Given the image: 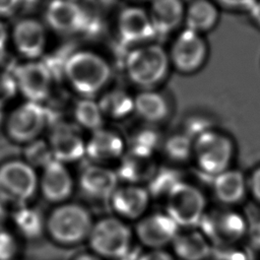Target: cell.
Instances as JSON below:
<instances>
[{
    "label": "cell",
    "mask_w": 260,
    "mask_h": 260,
    "mask_svg": "<svg viewBox=\"0 0 260 260\" xmlns=\"http://www.w3.org/2000/svg\"><path fill=\"white\" fill-rule=\"evenodd\" d=\"M208 260H252L249 251L242 245L214 247Z\"/></svg>",
    "instance_id": "36"
},
{
    "label": "cell",
    "mask_w": 260,
    "mask_h": 260,
    "mask_svg": "<svg viewBox=\"0 0 260 260\" xmlns=\"http://www.w3.org/2000/svg\"><path fill=\"white\" fill-rule=\"evenodd\" d=\"M17 87L12 74L0 72V110L16 94Z\"/></svg>",
    "instance_id": "37"
},
{
    "label": "cell",
    "mask_w": 260,
    "mask_h": 260,
    "mask_svg": "<svg viewBox=\"0 0 260 260\" xmlns=\"http://www.w3.org/2000/svg\"><path fill=\"white\" fill-rule=\"evenodd\" d=\"M17 92L25 101L41 104L47 100L53 87V72L48 65L39 60H26L18 65L12 74Z\"/></svg>",
    "instance_id": "11"
},
{
    "label": "cell",
    "mask_w": 260,
    "mask_h": 260,
    "mask_svg": "<svg viewBox=\"0 0 260 260\" xmlns=\"http://www.w3.org/2000/svg\"><path fill=\"white\" fill-rule=\"evenodd\" d=\"M170 247L177 260H208L213 251L211 242L198 226L180 229Z\"/></svg>",
    "instance_id": "22"
},
{
    "label": "cell",
    "mask_w": 260,
    "mask_h": 260,
    "mask_svg": "<svg viewBox=\"0 0 260 260\" xmlns=\"http://www.w3.org/2000/svg\"><path fill=\"white\" fill-rule=\"evenodd\" d=\"M133 239L126 221L111 215L93 222L86 243L88 250L104 260H121L131 253Z\"/></svg>",
    "instance_id": "6"
},
{
    "label": "cell",
    "mask_w": 260,
    "mask_h": 260,
    "mask_svg": "<svg viewBox=\"0 0 260 260\" xmlns=\"http://www.w3.org/2000/svg\"><path fill=\"white\" fill-rule=\"evenodd\" d=\"M94 220L82 204H57L45 218V234L58 246L71 248L86 242Z\"/></svg>",
    "instance_id": "3"
},
{
    "label": "cell",
    "mask_w": 260,
    "mask_h": 260,
    "mask_svg": "<svg viewBox=\"0 0 260 260\" xmlns=\"http://www.w3.org/2000/svg\"><path fill=\"white\" fill-rule=\"evenodd\" d=\"M171 62L168 51L159 44L144 43L135 46L126 56L128 79L142 89H153L168 77Z\"/></svg>",
    "instance_id": "4"
},
{
    "label": "cell",
    "mask_w": 260,
    "mask_h": 260,
    "mask_svg": "<svg viewBox=\"0 0 260 260\" xmlns=\"http://www.w3.org/2000/svg\"><path fill=\"white\" fill-rule=\"evenodd\" d=\"M218 6H223L231 10L250 11L257 0H213Z\"/></svg>",
    "instance_id": "41"
},
{
    "label": "cell",
    "mask_w": 260,
    "mask_h": 260,
    "mask_svg": "<svg viewBox=\"0 0 260 260\" xmlns=\"http://www.w3.org/2000/svg\"><path fill=\"white\" fill-rule=\"evenodd\" d=\"M168 53L171 67L181 74L191 75L206 64L209 47L203 35L185 27L175 37Z\"/></svg>",
    "instance_id": "10"
},
{
    "label": "cell",
    "mask_w": 260,
    "mask_h": 260,
    "mask_svg": "<svg viewBox=\"0 0 260 260\" xmlns=\"http://www.w3.org/2000/svg\"><path fill=\"white\" fill-rule=\"evenodd\" d=\"M214 120L205 114H194L190 116L185 123L184 130L186 134H188L191 138L195 139L200 134L215 128Z\"/></svg>",
    "instance_id": "34"
},
{
    "label": "cell",
    "mask_w": 260,
    "mask_h": 260,
    "mask_svg": "<svg viewBox=\"0 0 260 260\" xmlns=\"http://www.w3.org/2000/svg\"><path fill=\"white\" fill-rule=\"evenodd\" d=\"M249 249L260 255V214L249 217V228L246 241Z\"/></svg>",
    "instance_id": "38"
},
{
    "label": "cell",
    "mask_w": 260,
    "mask_h": 260,
    "mask_svg": "<svg viewBox=\"0 0 260 260\" xmlns=\"http://www.w3.org/2000/svg\"><path fill=\"white\" fill-rule=\"evenodd\" d=\"M39 191V175L23 159H10L0 166V200L26 205Z\"/></svg>",
    "instance_id": "8"
},
{
    "label": "cell",
    "mask_w": 260,
    "mask_h": 260,
    "mask_svg": "<svg viewBox=\"0 0 260 260\" xmlns=\"http://www.w3.org/2000/svg\"><path fill=\"white\" fill-rule=\"evenodd\" d=\"M73 119L78 128L90 133L104 127L105 118L99 107L98 101L93 98L81 96L73 107Z\"/></svg>",
    "instance_id": "29"
},
{
    "label": "cell",
    "mask_w": 260,
    "mask_h": 260,
    "mask_svg": "<svg viewBox=\"0 0 260 260\" xmlns=\"http://www.w3.org/2000/svg\"><path fill=\"white\" fill-rule=\"evenodd\" d=\"M198 228L214 247L238 246L246 241L249 217L239 207H209Z\"/></svg>",
    "instance_id": "5"
},
{
    "label": "cell",
    "mask_w": 260,
    "mask_h": 260,
    "mask_svg": "<svg viewBox=\"0 0 260 260\" xmlns=\"http://www.w3.org/2000/svg\"><path fill=\"white\" fill-rule=\"evenodd\" d=\"M9 39V32L5 23L0 19V53L5 50L6 44Z\"/></svg>",
    "instance_id": "43"
},
{
    "label": "cell",
    "mask_w": 260,
    "mask_h": 260,
    "mask_svg": "<svg viewBox=\"0 0 260 260\" xmlns=\"http://www.w3.org/2000/svg\"><path fill=\"white\" fill-rule=\"evenodd\" d=\"M85 10L74 0H51L46 6L45 22L59 34H75L84 28Z\"/></svg>",
    "instance_id": "18"
},
{
    "label": "cell",
    "mask_w": 260,
    "mask_h": 260,
    "mask_svg": "<svg viewBox=\"0 0 260 260\" xmlns=\"http://www.w3.org/2000/svg\"><path fill=\"white\" fill-rule=\"evenodd\" d=\"M132 1H136V2H140V1H146V0H132Z\"/></svg>",
    "instance_id": "47"
},
{
    "label": "cell",
    "mask_w": 260,
    "mask_h": 260,
    "mask_svg": "<svg viewBox=\"0 0 260 260\" xmlns=\"http://www.w3.org/2000/svg\"><path fill=\"white\" fill-rule=\"evenodd\" d=\"M183 0H150L148 14L155 35H169L184 23Z\"/></svg>",
    "instance_id": "24"
},
{
    "label": "cell",
    "mask_w": 260,
    "mask_h": 260,
    "mask_svg": "<svg viewBox=\"0 0 260 260\" xmlns=\"http://www.w3.org/2000/svg\"><path fill=\"white\" fill-rule=\"evenodd\" d=\"M208 208L204 192L190 182L179 181L165 197V212L180 229L198 226Z\"/></svg>",
    "instance_id": "7"
},
{
    "label": "cell",
    "mask_w": 260,
    "mask_h": 260,
    "mask_svg": "<svg viewBox=\"0 0 260 260\" xmlns=\"http://www.w3.org/2000/svg\"><path fill=\"white\" fill-rule=\"evenodd\" d=\"M150 199L146 187L123 184L116 188L109 199V203L115 216L126 221H137L146 213Z\"/></svg>",
    "instance_id": "16"
},
{
    "label": "cell",
    "mask_w": 260,
    "mask_h": 260,
    "mask_svg": "<svg viewBox=\"0 0 260 260\" xmlns=\"http://www.w3.org/2000/svg\"><path fill=\"white\" fill-rule=\"evenodd\" d=\"M6 218V210H5V206H4V203L0 200V229L4 222Z\"/></svg>",
    "instance_id": "46"
},
{
    "label": "cell",
    "mask_w": 260,
    "mask_h": 260,
    "mask_svg": "<svg viewBox=\"0 0 260 260\" xmlns=\"http://www.w3.org/2000/svg\"><path fill=\"white\" fill-rule=\"evenodd\" d=\"M117 29L123 42L136 46L148 43L155 36L148 11L137 5L127 6L119 12Z\"/></svg>",
    "instance_id": "19"
},
{
    "label": "cell",
    "mask_w": 260,
    "mask_h": 260,
    "mask_svg": "<svg viewBox=\"0 0 260 260\" xmlns=\"http://www.w3.org/2000/svg\"><path fill=\"white\" fill-rule=\"evenodd\" d=\"M135 260H177L167 249H146L137 255Z\"/></svg>",
    "instance_id": "40"
},
{
    "label": "cell",
    "mask_w": 260,
    "mask_h": 260,
    "mask_svg": "<svg viewBox=\"0 0 260 260\" xmlns=\"http://www.w3.org/2000/svg\"><path fill=\"white\" fill-rule=\"evenodd\" d=\"M258 260H260V258H259V259H258Z\"/></svg>",
    "instance_id": "48"
},
{
    "label": "cell",
    "mask_w": 260,
    "mask_h": 260,
    "mask_svg": "<svg viewBox=\"0 0 260 260\" xmlns=\"http://www.w3.org/2000/svg\"><path fill=\"white\" fill-rule=\"evenodd\" d=\"M219 8L213 0H193L185 10V27L198 34L213 29L219 20Z\"/></svg>",
    "instance_id": "26"
},
{
    "label": "cell",
    "mask_w": 260,
    "mask_h": 260,
    "mask_svg": "<svg viewBox=\"0 0 260 260\" xmlns=\"http://www.w3.org/2000/svg\"><path fill=\"white\" fill-rule=\"evenodd\" d=\"M45 218L38 209L22 205L13 214V223L21 238L36 240L45 233Z\"/></svg>",
    "instance_id": "28"
},
{
    "label": "cell",
    "mask_w": 260,
    "mask_h": 260,
    "mask_svg": "<svg viewBox=\"0 0 260 260\" xmlns=\"http://www.w3.org/2000/svg\"><path fill=\"white\" fill-rule=\"evenodd\" d=\"M238 146L234 137L215 127L193 141L192 161L197 171L210 180L235 167Z\"/></svg>",
    "instance_id": "2"
},
{
    "label": "cell",
    "mask_w": 260,
    "mask_h": 260,
    "mask_svg": "<svg viewBox=\"0 0 260 260\" xmlns=\"http://www.w3.org/2000/svg\"><path fill=\"white\" fill-rule=\"evenodd\" d=\"M21 0H0V17L13 14L20 6Z\"/></svg>",
    "instance_id": "42"
},
{
    "label": "cell",
    "mask_w": 260,
    "mask_h": 260,
    "mask_svg": "<svg viewBox=\"0 0 260 260\" xmlns=\"http://www.w3.org/2000/svg\"><path fill=\"white\" fill-rule=\"evenodd\" d=\"M71 260H104V259L88 250L86 252L84 251L76 254L71 258Z\"/></svg>",
    "instance_id": "45"
},
{
    "label": "cell",
    "mask_w": 260,
    "mask_h": 260,
    "mask_svg": "<svg viewBox=\"0 0 260 260\" xmlns=\"http://www.w3.org/2000/svg\"><path fill=\"white\" fill-rule=\"evenodd\" d=\"M180 228L166 212L144 214L134 228V238L145 249H166Z\"/></svg>",
    "instance_id": "12"
},
{
    "label": "cell",
    "mask_w": 260,
    "mask_h": 260,
    "mask_svg": "<svg viewBox=\"0 0 260 260\" xmlns=\"http://www.w3.org/2000/svg\"><path fill=\"white\" fill-rule=\"evenodd\" d=\"M161 144L162 139L158 130L154 125L146 124L132 132L126 147L128 148L127 150L137 153L153 155L154 151L161 147Z\"/></svg>",
    "instance_id": "30"
},
{
    "label": "cell",
    "mask_w": 260,
    "mask_h": 260,
    "mask_svg": "<svg viewBox=\"0 0 260 260\" xmlns=\"http://www.w3.org/2000/svg\"><path fill=\"white\" fill-rule=\"evenodd\" d=\"M62 74L69 86L80 96L93 98L107 87L112 77V68L100 53L78 50L67 57Z\"/></svg>",
    "instance_id": "1"
},
{
    "label": "cell",
    "mask_w": 260,
    "mask_h": 260,
    "mask_svg": "<svg viewBox=\"0 0 260 260\" xmlns=\"http://www.w3.org/2000/svg\"><path fill=\"white\" fill-rule=\"evenodd\" d=\"M19 254L18 238L11 232L0 229V260H15Z\"/></svg>",
    "instance_id": "35"
},
{
    "label": "cell",
    "mask_w": 260,
    "mask_h": 260,
    "mask_svg": "<svg viewBox=\"0 0 260 260\" xmlns=\"http://www.w3.org/2000/svg\"><path fill=\"white\" fill-rule=\"evenodd\" d=\"M126 151V141L116 131L105 127L93 131L85 140V156L93 164L105 165L119 160Z\"/></svg>",
    "instance_id": "21"
},
{
    "label": "cell",
    "mask_w": 260,
    "mask_h": 260,
    "mask_svg": "<svg viewBox=\"0 0 260 260\" xmlns=\"http://www.w3.org/2000/svg\"><path fill=\"white\" fill-rule=\"evenodd\" d=\"M47 141L53 158L63 164L77 161L85 155V140L76 125H54Z\"/></svg>",
    "instance_id": "17"
},
{
    "label": "cell",
    "mask_w": 260,
    "mask_h": 260,
    "mask_svg": "<svg viewBox=\"0 0 260 260\" xmlns=\"http://www.w3.org/2000/svg\"><path fill=\"white\" fill-rule=\"evenodd\" d=\"M73 190V177L66 164L53 159L42 169L39 192L46 201L56 205L67 202Z\"/></svg>",
    "instance_id": "14"
},
{
    "label": "cell",
    "mask_w": 260,
    "mask_h": 260,
    "mask_svg": "<svg viewBox=\"0 0 260 260\" xmlns=\"http://www.w3.org/2000/svg\"><path fill=\"white\" fill-rule=\"evenodd\" d=\"M170 112L169 101L155 88L142 89L134 95V114L145 124L156 126L168 119Z\"/></svg>",
    "instance_id": "25"
},
{
    "label": "cell",
    "mask_w": 260,
    "mask_h": 260,
    "mask_svg": "<svg viewBox=\"0 0 260 260\" xmlns=\"http://www.w3.org/2000/svg\"><path fill=\"white\" fill-rule=\"evenodd\" d=\"M211 192L218 205L239 207L250 199L247 173L236 166L211 180Z\"/></svg>",
    "instance_id": "15"
},
{
    "label": "cell",
    "mask_w": 260,
    "mask_h": 260,
    "mask_svg": "<svg viewBox=\"0 0 260 260\" xmlns=\"http://www.w3.org/2000/svg\"><path fill=\"white\" fill-rule=\"evenodd\" d=\"M98 104L105 119L120 121L134 113V96L122 88L103 91Z\"/></svg>",
    "instance_id": "27"
},
{
    "label": "cell",
    "mask_w": 260,
    "mask_h": 260,
    "mask_svg": "<svg viewBox=\"0 0 260 260\" xmlns=\"http://www.w3.org/2000/svg\"><path fill=\"white\" fill-rule=\"evenodd\" d=\"M193 141L185 132H178L170 135L162 141L161 149L166 157L176 164H183L192 160Z\"/></svg>",
    "instance_id": "31"
},
{
    "label": "cell",
    "mask_w": 260,
    "mask_h": 260,
    "mask_svg": "<svg viewBox=\"0 0 260 260\" xmlns=\"http://www.w3.org/2000/svg\"><path fill=\"white\" fill-rule=\"evenodd\" d=\"M118 161L116 173L119 181H123L125 184H147L158 168L153 155L141 154L127 149Z\"/></svg>",
    "instance_id": "23"
},
{
    "label": "cell",
    "mask_w": 260,
    "mask_h": 260,
    "mask_svg": "<svg viewBox=\"0 0 260 260\" xmlns=\"http://www.w3.org/2000/svg\"><path fill=\"white\" fill-rule=\"evenodd\" d=\"M181 181L180 176L172 169L157 168L147 183V191L151 198H165L170 190Z\"/></svg>",
    "instance_id": "32"
},
{
    "label": "cell",
    "mask_w": 260,
    "mask_h": 260,
    "mask_svg": "<svg viewBox=\"0 0 260 260\" xmlns=\"http://www.w3.org/2000/svg\"><path fill=\"white\" fill-rule=\"evenodd\" d=\"M249 14L253 22L260 28V0L256 1V3L250 9Z\"/></svg>",
    "instance_id": "44"
},
{
    "label": "cell",
    "mask_w": 260,
    "mask_h": 260,
    "mask_svg": "<svg viewBox=\"0 0 260 260\" xmlns=\"http://www.w3.org/2000/svg\"><path fill=\"white\" fill-rule=\"evenodd\" d=\"M247 178L249 198L260 206V164L256 165L249 173H247Z\"/></svg>",
    "instance_id": "39"
},
{
    "label": "cell",
    "mask_w": 260,
    "mask_h": 260,
    "mask_svg": "<svg viewBox=\"0 0 260 260\" xmlns=\"http://www.w3.org/2000/svg\"><path fill=\"white\" fill-rule=\"evenodd\" d=\"M81 192L94 200H108L119 186L116 171L105 165L91 164L86 166L78 178Z\"/></svg>",
    "instance_id": "20"
},
{
    "label": "cell",
    "mask_w": 260,
    "mask_h": 260,
    "mask_svg": "<svg viewBox=\"0 0 260 260\" xmlns=\"http://www.w3.org/2000/svg\"><path fill=\"white\" fill-rule=\"evenodd\" d=\"M10 37L16 52L26 60H39L48 43L46 24L34 17L18 20L14 24Z\"/></svg>",
    "instance_id": "13"
},
{
    "label": "cell",
    "mask_w": 260,
    "mask_h": 260,
    "mask_svg": "<svg viewBox=\"0 0 260 260\" xmlns=\"http://www.w3.org/2000/svg\"><path fill=\"white\" fill-rule=\"evenodd\" d=\"M54 158L47 140L39 138L24 145L23 160L34 169H43Z\"/></svg>",
    "instance_id": "33"
},
{
    "label": "cell",
    "mask_w": 260,
    "mask_h": 260,
    "mask_svg": "<svg viewBox=\"0 0 260 260\" xmlns=\"http://www.w3.org/2000/svg\"><path fill=\"white\" fill-rule=\"evenodd\" d=\"M48 123L49 115L42 104L25 101L8 114L4 128L12 142L25 145L41 138Z\"/></svg>",
    "instance_id": "9"
}]
</instances>
